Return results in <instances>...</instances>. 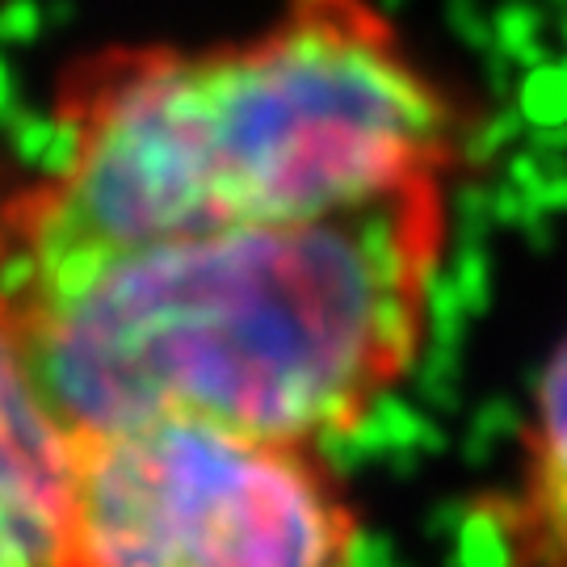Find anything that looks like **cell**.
I'll return each mask as SVG.
<instances>
[{
  "mask_svg": "<svg viewBox=\"0 0 567 567\" xmlns=\"http://www.w3.org/2000/svg\"><path fill=\"white\" fill-rule=\"evenodd\" d=\"M442 248L446 185H421L299 224L0 265V299L63 429L194 421L324 446L412 370Z\"/></svg>",
  "mask_w": 567,
  "mask_h": 567,
  "instance_id": "6da1fadb",
  "label": "cell"
},
{
  "mask_svg": "<svg viewBox=\"0 0 567 567\" xmlns=\"http://www.w3.org/2000/svg\"><path fill=\"white\" fill-rule=\"evenodd\" d=\"M63 156L4 210L0 265L299 224L446 185L450 97L365 0H290L219 47H143L63 93Z\"/></svg>",
  "mask_w": 567,
  "mask_h": 567,
  "instance_id": "7a4b0ae2",
  "label": "cell"
},
{
  "mask_svg": "<svg viewBox=\"0 0 567 567\" xmlns=\"http://www.w3.org/2000/svg\"><path fill=\"white\" fill-rule=\"evenodd\" d=\"M358 538L320 446L194 421L68 429L55 567H353Z\"/></svg>",
  "mask_w": 567,
  "mask_h": 567,
  "instance_id": "3957f363",
  "label": "cell"
},
{
  "mask_svg": "<svg viewBox=\"0 0 567 567\" xmlns=\"http://www.w3.org/2000/svg\"><path fill=\"white\" fill-rule=\"evenodd\" d=\"M466 543L487 567H567V332L538 379L517 463L471 508Z\"/></svg>",
  "mask_w": 567,
  "mask_h": 567,
  "instance_id": "277c9868",
  "label": "cell"
},
{
  "mask_svg": "<svg viewBox=\"0 0 567 567\" xmlns=\"http://www.w3.org/2000/svg\"><path fill=\"white\" fill-rule=\"evenodd\" d=\"M68 429L25 362L0 299V567H55Z\"/></svg>",
  "mask_w": 567,
  "mask_h": 567,
  "instance_id": "5b68a950",
  "label": "cell"
}]
</instances>
